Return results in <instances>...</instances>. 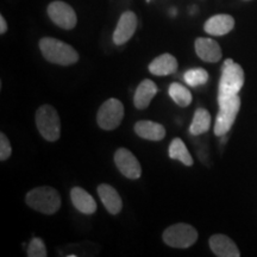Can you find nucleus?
Here are the masks:
<instances>
[{"label":"nucleus","mask_w":257,"mask_h":257,"mask_svg":"<svg viewBox=\"0 0 257 257\" xmlns=\"http://www.w3.org/2000/svg\"><path fill=\"white\" fill-rule=\"evenodd\" d=\"M114 163L117 168L125 178L136 180L140 179L142 175V168L140 162L135 157L130 150L125 148H119L114 154Z\"/></svg>","instance_id":"9"},{"label":"nucleus","mask_w":257,"mask_h":257,"mask_svg":"<svg viewBox=\"0 0 257 257\" xmlns=\"http://www.w3.org/2000/svg\"><path fill=\"white\" fill-rule=\"evenodd\" d=\"M135 133L143 140L162 141L166 136V128L155 121L140 120L135 124Z\"/></svg>","instance_id":"16"},{"label":"nucleus","mask_w":257,"mask_h":257,"mask_svg":"<svg viewBox=\"0 0 257 257\" xmlns=\"http://www.w3.org/2000/svg\"><path fill=\"white\" fill-rule=\"evenodd\" d=\"M12 148L4 133L0 134V160L5 161L11 156Z\"/></svg>","instance_id":"24"},{"label":"nucleus","mask_w":257,"mask_h":257,"mask_svg":"<svg viewBox=\"0 0 257 257\" xmlns=\"http://www.w3.org/2000/svg\"><path fill=\"white\" fill-rule=\"evenodd\" d=\"M48 16L57 27L64 30H72L75 28L78 17L70 5L64 2H53L48 6Z\"/></svg>","instance_id":"8"},{"label":"nucleus","mask_w":257,"mask_h":257,"mask_svg":"<svg viewBox=\"0 0 257 257\" xmlns=\"http://www.w3.org/2000/svg\"><path fill=\"white\" fill-rule=\"evenodd\" d=\"M234 28V19L230 15H216L207 19L204 25L205 31L212 36H224Z\"/></svg>","instance_id":"13"},{"label":"nucleus","mask_w":257,"mask_h":257,"mask_svg":"<svg viewBox=\"0 0 257 257\" xmlns=\"http://www.w3.org/2000/svg\"><path fill=\"white\" fill-rule=\"evenodd\" d=\"M169 95L174 100L175 104L181 106V107H187L192 102L191 92L185 86H182L181 83L173 82L169 86Z\"/></svg>","instance_id":"21"},{"label":"nucleus","mask_w":257,"mask_h":257,"mask_svg":"<svg viewBox=\"0 0 257 257\" xmlns=\"http://www.w3.org/2000/svg\"><path fill=\"white\" fill-rule=\"evenodd\" d=\"M211 126V114L210 112L205 108H198L195 111L194 117H193L192 124L189 126V133L193 136H199L207 133L208 128Z\"/></svg>","instance_id":"19"},{"label":"nucleus","mask_w":257,"mask_h":257,"mask_svg":"<svg viewBox=\"0 0 257 257\" xmlns=\"http://www.w3.org/2000/svg\"><path fill=\"white\" fill-rule=\"evenodd\" d=\"M184 79L186 83L191 87H198V86L205 85L208 80V73L202 68H193L185 73Z\"/></svg>","instance_id":"22"},{"label":"nucleus","mask_w":257,"mask_h":257,"mask_svg":"<svg viewBox=\"0 0 257 257\" xmlns=\"http://www.w3.org/2000/svg\"><path fill=\"white\" fill-rule=\"evenodd\" d=\"M28 256L29 257H46L47 249L44 245V242L38 237H35L29 244L28 248Z\"/></svg>","instance_id":"23"},{"label":"nucleus","mask_w":257,"mask_h":257,"mask_svg":"<svg viewBox=\"0 0 257 257\" xmlns=\"http://www.w3.org/2000/svg\"><path fill=\"white\" fill-rule=\"evenodd\" d=\"M27 204L44 214H54L61 207V197L55 188L49 186L34 188L27 194Z\"/></svg>","instance_id":"2"},{"label":"nucleus","mask_w":257,"mask_h":257,"mask_svg":"<svg viewBox=\"0 0 257 257\" xmlns=\"http://www.w3.org/2000/svg\"><path fill=\"white\" fill-rule=\"evenodd\" d=\"M212 252L219 257H239L240 252L236 243L225 234H214L210 238Z\"/></svg>","instance_id":"12"},{"label":"nucleus","mask_w":257,"mask_h":257,"mask_svg":"<svg viewBox=\"0 0 257 257\" xmlns=\"http://www.w3.org/2000/svg\"><path fill=\"white\" fill-rule=\"evenodd\" d=\"M124 117V106L115 98L107 99L99 108L96 121L102 130H114L119 126Z\"/></svg>","instance_id":"7"},{"label":"nucleus","mask_w":257,"mask_h":257,"mask_svg":"<svg viewBox=\"0 0 257 257\" xmlns=\"http://www.w3.org/2000/svg\"><path fill=\"white\" fill-rule=\"evenodd\" d=\"M98 194L100 197L102 204L106 210L111 214H118L123 208V201L115 189L110 185H99L98 186Z\"/></svg>","instance_id":"14"},{"label":"nucleus","mask_w":257,"mask_h":257,"mask_svg":"<svg viewBox=\"0 0 257 257\" xmlns=\"http://www.w3.org/2000/svg\"><path fill=\"white\" fill-rule=\"evenodd\" d=\"M6 30H8V24H6L5 18L0 16V34H5Z\"/></svg>","instance_id":"25"},{"label":"nucleus","mask_w":257,"mask_h":257,"mask_svg":"<svg viewBox=\"0 0 257 257\" xmlns=\"http://www.w3.org/2000/svg\"><path fill=\"white\" fill-rule=\"evenodd\" d=\"M218 105H219V112H218L216 124H214V134L221 137L229 133L236 120L240 107V98L238 94L232 96H218Z\"/></svg>","instance_id":"3"},{"label":"nucleus","mask_w":257,"mask_h":257,"mask_svg":"<svg viewBox=\"0 0 257 257\" xmlns=\"http://www.w3.org/2000/svg\"><path fill=\"white\" fill-rule=\"evenodd\" d=\"M40 49L44 59L60 66H70L79 61L78 51L69 44L53 37H44L40 41Z\"/></svg>","instance_id":"1"},{"label":"nucleus","mask_w":257,"mask_h":257,"mask_svg":"<svg viewBox=\"0 0 257 257\" xmlns=\"http://www.w3.org/2000/svg\"><path fill=\"white\" fill-rule=\"evenodd\" d=\"M157 89L156 83L152 81V80L146 79L138 85V87L135 92V98H134V104L135 107L138 110H144L148 106L150 105L153 98L156 95Z\"/></svg>","instance_id":"15"},{"label":"nucleus","mask_w":257,"mask_h":257,"mask_svg":"<svg viewBox=\"0 0 257 257\" xmlns=\"http://www.w3.org/2000/svg\"><path fill=\"white\" fill-rule=\"evenodd\" d=\"M70 199L78 211L83 214H93L96 211V202L89 193L81 187H74L70 191Z\"/></svg>","instance_id":"17"},{"label":"nucleus","mask_w":257,"mask_h":257,"mask_svg":"<svg viewBox=\"0 0 257 257\" xmlns=\"http://www.w3.org/2000/svg\"><path fill=\"white\" fill-rule=\"evenodd\" d=\"M198 239V231L189 224L178 223L169 226L163 232V240L172 248L186 249Z\"/></svg>","instance_id":"6"},{"label":"nucleus","mask_w":257,"mask_h":257,"mask_svg":"<svg viewBox=\"0 0 257 257\" xmlns=\"http://www.w3.org/2000/svg\"><path fill=\"white\" fill-rule=\"evenodd\" d=\"M137 29V16L133 11H125L120 16L117 27L113 32V42L117 46L126 43Z\"/></svg>","instance_id":"10"},{"label":"nucleus","mask_w":257,"mask_h":257,"mask_svg":"<svg viewBox=\"0 0 257 257\" xmlns=\"http://www.w3.org/2000/svg\"><path fill=\"white\" fill-rule=\"evenodd\" d=\"M244 85V72L239 64L231 59L225 60L221 67V76L218 87V96H232L238 94Z\"/></svg>","instance_id":"4"},{"label":"nucleus","mask_w":257,"mask_h":257,"mask_svg":"<svg viewBox=\"0 0 257 257\" xmlns=\"http://www.w3.org/2000/svg\"><path fill=\"white\" fill-rule=\"evenodd\" d=\"M169 157L172 160H179L185 166L193 165V157L189 154L186 144L182 142L181 138H174L169 146Z\"/></svg>","instance_id":"20"},{"label":"nucleus","mask_w":257,"mask_h":257,"mask_svg":"<svg viewBox=\"0 0 257 257\" xmlns=\"http://www.w3.org/2000/svg\"><path fill=\"white\" fill-rule=\"evenodd\" d=\"M176 14H178V11H176L175 9H172V10H170V16H175Z\"/></svg>","instance_id":"26"},{"label":"nucleus","mask_w":257,"mask_h":257,"mask_svg":"<svg viewBox=\"0 0 257 257\" xmlns=\"http://www.w3.org/2000/svg\"><path fill=\"white\" fill-rule=\"evenodd\" d=\"M178 69V61L170 54H162L149 64V72L153 75L165 76L175 73Z\"/></svg>","instance_id":"18"},{"label":"nucleus","mask_w":257,"mask_h":257,"mask_svg":"<svg viewBox=\"0 0 257 257\" xmlns=\"http://www.w3.org/2000/svg\"><path fill=\"white\" fill-rule=\"evenodd\" d=\"M194 48L197 55L205 62L216 63L221 59V49L219 44L211 38H197L194 42Z\"/></svg>","instance_id":"11"},{"label":"nucleus","mask_w":257,"mask_h":257,"mask_svg":"<svg viewBox=\"0 0 257 257\" xmlns=\"http://www.w3.org/2000/svg\"><path fill=\"white\" fill-rule=\"evenodd\" d=\"M36 125L41 136L48 142H55L61 136V120L53 106L43 105L36 112Z\"/></svg>","instance_id":"5"}]
</instances>
